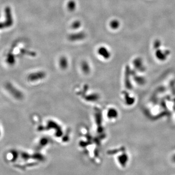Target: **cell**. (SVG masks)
I'll return each instance as SVG.
<instances>
[{
	"label": "cell",
	"instance_id": "1",
	"mask_svg": "<svg viewBox=\"0 0 175 175\" xmlns=\"http://www.w3.org/2000/svg\"><path fill=\"white\" fill-rule=\"evenodd\" d=\"M5 88L7 92H8L9 95H11L13 98L17 100H21L23 98L22 92L11 82H6L5 85Z\"/></svg>",
	"mask_w": 175,
	"mask_h": 175
},
{
	"label": "cell",
	"instance_id": "6",
	"mask_svg": "<svg viewBox=\"0 0 175 175\" xmlns=\"http://www.w3.org/2000/svg\"><path fill=\"white\" fill-rule=\"evenodd\" d=\"M81 26V23L80 21H78V20L74 21L71 25V28L74 30L79 29Z\"/></svg>",
	"mask_w": 175,
	"mask_h": 175
},
{
	"label": "cell",
	"instance_id": "4",
	"mask_svg": "<svg viewBox=\"0 0 175 175\" xmlns=\"http://www.w3.org/2000/svg\"><path fill=\"white\" fill-rule=\"evenodd\" d=\"M98 53L100 56L105 59L108 58L110 56V53L107 50V48L103 46L100 47L98 49Z\"/></svg>",
	"mask_w": 175,
	"mask_h": 175
},
{
	"label": "cell",
	"instance_id": "3",
	"mask_svg": "<svg viewBox=\"0 0 175 175\" xmlns=\"http://www.w3.org/2000/svg\"><path fill=\"white\" fill-rule=\"evenodd\" d=\"M6 62L7 64L9 66L15 65L16 63V59L14 55L12 53H8L6 55Z\"/></svg>",
	"mask_w": 175,
	"mask_h": 175
},
{
	"label": "cell",
	"instance_id": "7",
	"mask_svg": "<svg viewBox=\"0 0 175 175\" xmlns=\"http://www.w3.org/2000/svg\"><path fill=\"white\" fill-rule=\"evenodd\" d=\"M60 65L62 67H66L68 65V61L65 57H62L60 60Z\"/></svg>",
	"mask_w": 175,
	"mask_h": 175
},
{
	"label": "cell",
	"instance_id": "2",
	"mask_svg": "<svg viewBox=\"0 0 175 175\" xmlns=\"http://www.w3.org/2000/svg\"><path fill=\"white\" fill-rule=\"evenodd\" d=\"M86 38V35L84 32L73 33L68 36V39L71 42L79 41Z\"/></svg>",
	"mask_w": 175,
	"mask_h": 175
},
{
	"label": "cell",
	"instance_id": "5",
	"mask_svg": "<svg viewBox=\"0 0 175 175\" xmlns=\"http://www.w3.org/2000/svg\"><path fill=\"white\" fill-rule=\"evenodd\" d=\"M67 8L69 11L73 12L74 11L77 7V3L74 0H70L67 3Z\"/></svg>",
	"mask_w": 175,
	"mask_h": 175
},
{
	"label": "cell",
	"instance_id": "8",
	"mask_svg": "<svg viewBox=\"0 0 175 175\" xmlns=\"http://www.w3.org/2000/svg\"><path fill=\"white\" fill-rule=\"evenodd\" d=\"M110 26L112 28H113V29H115V28H117V27L118 26V23L117 21H112L111 23H110Z\"/></svg>",
	"mask_w": 175,
	"mask_h": 175
},
{
	"label": "cell",
	"instance_id": "9",
	"mask_svg": "<svg viewBox=\"0 0 175 175\" xmlns=\"http://www.w3.org/2000/svg\"><path fill=\"white\" fill-rule=\"evenodd\" d=\"M2 135V131H1V127H0V137Z\"/></svg>",
	"mask_w": 175,
	"mask_h": 175
}]
</instances>
